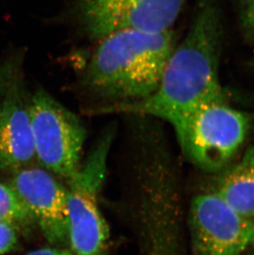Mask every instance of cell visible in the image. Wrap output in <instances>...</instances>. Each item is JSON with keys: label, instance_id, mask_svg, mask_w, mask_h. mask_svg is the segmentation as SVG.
<instances>
[{"label": "cell", "instance_id": "cell-4", "mask_svg": "<svg viewBox=\"0 0 254 255\" xmlns=\"http://www.w3.org/2000/svg\"><path fill=\"white\" fill-rule=\"evenodd\" d=\"M114 137L113 129L104 130L76 174L66 182L68 249L75 255H108L110 234L99 196Z\"/></svg>", "mask_w": 254, "mask_h": 255}, {"label": "cell", "instance_id": "cell-6", "mask_svg": "<svg viewBox=\"0 0 254 255\" xmlns=\"http://www.w3.org/2000/svg\"><path fill=\"white\" fill-rule=\"evenodd\" d=\"M28 110L36 160L67 182L81 165L87 137L84 124L42 87L29 98Z\"/></svg>", "mask_w": 254, "mask_h": 255}, {"label": "cell", "instance_id": "cell-13", "mask_svg": "<svg viewBox=\"0 0 254 255\" xmlns=\"http://www.w3.org/2000/svg\"><path fill=\"white\" fill-rule=\"evenodd\" d=\"M240 27L244 38L254 43V0L240 1Z\"/></svg>", "mask_w": 254, "mask_h": 255}, {"label": "cell", "instance_id": "cell-14", "mask_svg": "<svg viewBox=\"0 0 254 255\" xmlns=\"http://www.w3.org/2000/svg\"><path fill=\"white\" fill-rule=\"evenodd\" d=\"M18 228L7 222H0V255L9 253L18 244Z\"/></svg>", "mask_w": 254, "mask_h": 255}, {"label": "cell", "instance_id": "cell-3", "mask_svg": "<svg viewBox=\"0 0 254 255\" xmlns=\"http://www.w3.org/2000/svg\"><path fill=\"white\" fill-rule=\"evenodd\" d=\"M59 19L82 41L94 44L123 30H171L186 0H59Z\"/></svg>", "mask_w": 254, "mask_h": 255}, {"label": "cell", "instance_id": "cell-18", "mask_svg": "<svg viewBox=\"0 0 254 255\" xmlns=\"http://www.w3.org/2000/svg\"><path fill=\"white\" fill-rule=\"evenodd\" d=\"M249 255H254V251H253L252 253L250 254Z\"/></svg>", "mask_w": 254, "mask_h": 255}, {"label": "cell", "instance_id": "cell-10", "mask_svg": "<svg viewBox=\"0 0 254 255\" xmlns=\"http://www.w3.org/2000/svg\"><path fill=\"white\" fill-rule=\"evenodd\" d=\"M179 219L163 211L140 215L133 225L142 255H182Z\"/></svg>", "mask_w": 254, "mask_h": 255}, {"label": "cell", "instance_id": "cell-12", "mask_svg": "<svg viewBox=\"0 0 254 255\" xmlns=\"http://www.w3.org/2000/svg\"><path fill=\"white\" fill-rule=\"evenodd\" d=\"M0 222L12 223L29 231L36 227L27 210L8 185L0 183Z\"/></svg>", "mask_w": 254, "mask_h": 255}, {"label": "cell", "instance_id": "cell-2", "mask_svg": "<svg viewBox=\"0 0 254 255\" xmlns=\"http://www.w3.org/2000/svg\"><path fill=\"white\" fill-rule=\"evenodd\" d=\"M94 45L75 78V92L91 102L92 114L142 101L160 85L176 46L173 30L152 32L123 30L109 34Z\"/></svg>", "mask_w": 254, "mask_h": 255}, {"label": "cell", "instance_id": "cell-16", "mask_svg": "<svg viewBox=\"0 0 254 255\" xmlns=\"http://www.w3.org/2000/svg\"><path fill=\"white\" fill-rule=\"evenodd\" d=\"M25 255H75L68 248L48 246L44 248L37 249L31 251Z\"/></svg>", "mask_w": 254, "mask_h": 255}, {"label": "cell", "instance_id": "cell-7", "mask_svg": "<svg viewBox=\"0 0 254 255\" xmlns=\"http://www.w3.org/2000/svg\"><path fill=\"white\" fill-rule=\"evenodd\" d=\"M188 227L193 255H244L254 247V217L237 212L215 191L193 198Z\"/></svg>", "mask_w": 254, "mask_h": 255}, {"label": "cell", "instance_id": "cell-11", "mask_svg": "<svg viewBox=\"0 0 254 255\" xmlns=\"http://www.w3.org/2000/svg\"><path fill=\"white\" fill-rule=\"evenodd\" d=\"M215 192L237 212L254 217V144L224 173Z\"/></svg>", "mask_w": 254, "mask_h": 255}, {"label": "cell", "instance_id": "cell-5", "mask_svg": "<svg viewBox=\"0 0 254 255\" xmlns=\"http://www.w3.org/2000/svg\"><path fill=\"white\" fill-rule=\"evenodd\" d=\"M251 115L228 103L201 108L173 128L182 151L196 166L207 172L221 170L245 143Z\"/></svg>", "mask_w": 254, "mask_h": 255}, {"label": "cell", "instance_id": "cell-1", "mask_svg": "<svg viewBox=\"0 0 254 255\" xmlns=\"http://www.w3.org/2000/svg\"><path fill=\"white\" fill-rule=\"evenodd\" d=\"M187 34L176 45L160 85L151 96L117 107L106 114L159 119L174 128L193 113L216 103H228L220 80L224 27L218 0H197Z\"/></svg>", "mask_w": 254, "mask_h": 255}, {"label": "cell", "instance_id": "cell-15", "mask_svg": "<svg viewBox=\"0 0 254 255\" xmlns=\"http://www.w3.org/2000/svg\"><path fill=\"white\" fill-rule=\"evenodd\" d=\"M17 70L14 64H6L0 67V91H7L17 81Z\"/></svg>", "mask_w": 254, "mask_h": 255}, {"label": "cell", "instance_id": "cell-17", "mask_svg": "<svg viewBox=\"0 0 254 255\" xmlns=\"http://www.w3.org/2000/svg\"><path fill=\"white\" fill-rule=\"evenodd\" d=\"M251 66H252L253 69L254 70V60L251 62Z\"/></svg>", "mask_w": 254, "mask_h": 255}, {"label": "cell", "instance_id": "cell-9", "mask_svg": "<svg viewBox=\"0 0 254 255\" xmlns=\"http://www.w3.org/2000/svg\"><path fill=\"white\" fill-rule=\"evenodd\" d=\"M28 101L17 80L0 106V171L13 173L36 160Z\"/></svg>", "mask_w": 254, "mask_h": 255}, {"label": "cell", "instance_id": "cell-8", "mask_svg": "<svg viewBox=\"0 0 254 255\" xmlns=\"http://www.w3.org/2000/svg\"><path fill=\"white\" fill-rule=\"evenodd\" d=\"M8 184L51 246L68 248L66 188L54 174L33 165L12 173Z\"/></svg>", "mask_w": 254, "mask_h": 255}]
</instances>
